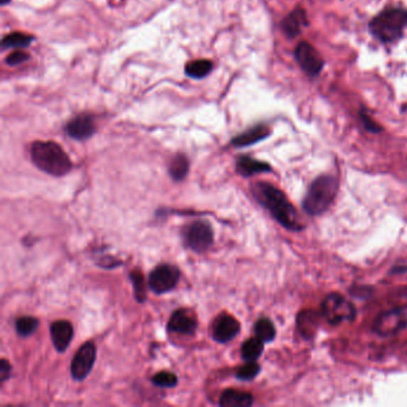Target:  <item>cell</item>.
Returning <instances> with one entry per match:
<instances>
[{"label":"cell","mask_w":407,"mask_h":407,"mask_svg":"<svg viewBox=\"0 0 407 407\" xmlns=\"http://www.w3.org/2000/svg\"><path fill=\"white\" fill-rule=\"evenodd\" d=\"M252 194L281 226L293 232L303 229L299 213L283 191L277 189L273 184L258 182L252 185Z\"/></svg>","instance_id":"cell-1"},{"label":"cell","mask_w":407,"mask_h":407,"mask_svg":"<svg viewBox=\"0 0 407 407\" xmlns=\"http://www.w3.org/2000/svg\"><path fill=\"white\" fill-rule=\"evenodd\" d=\"M35 166L53 177H64L72 170V161L64 148L54 141H35L31 147Z\"/></svg>","instance_id":"cell-2"},{"label":"cell","mask_w":407,"mask_h":407,"mask_svg":"<svg viewBox=\"0 0 407 407\" xmlns=\"http://www.w3.org/2000/svg\"><path fill=\"white\" fill-rule=\"evenodd\" d=\"M338 192V180L335 177L324 175L318 177L308 188L303 198V210L310 215H322L329 210Z\"/></svg>","instance_id":"cell-3"},{"label":"cell","mask_w":407,"mask_h":407,"mask_svg":"<svg viewBox=\"0 0 407 407\" xmlns=\"http://www.w3.org/2000/svg\"><path fill=\"white\" fill-rule=\"evenodd\" d=\"M406 26L407 11L389 9L371 21L370 31L382 42H392L401 36Z\"/></svg>","instance_id":"cell-4"},{"label":"cell","mask_w":407,"mask_h":407,"mask_svg":"<svg viewBox=\"0 0 407 407\" xmlns=\"http://www.w3.org/2000/svg\"><path fill=\"white\" fill-rule=\"evenodd\" d=\"M322 317L331 325H340L342 322H352L357 315L355 305L345 299L338 293L326 296L322 303Z\"/></svg>","instance_id":"cell-5"},{"label":"cell","mask_w":407,"mask_h":407,"mask_svg":"<svg viewBox=\"0 0 407 407\" xmlns=\"http://www.w3.org/2000/svg\"><path fill=\"white\" fill-rule=\"evenodd\" d=\"M183 238L191 250L197 254L206 252L214 243L213 227L208 221H194L184 228Z\"/></svg>","instance_id":"cell-6"},{"label":"cell","mask_w":407,"mask_h":407,"mask_svg":"<svg viewBox=\"0 0 407 407\" xmlns=\"http://www.w3.org/2000/svg\"><path fill=\"white\" fill-rule=\"evenodd\" d=\"M180 278V271L172 264H159L148 277V286L156 294H165L176 287Z\"/></svg>","instance_id":"cell-7"},{"label":"cell","mask_w":407,"mask_h":407,"mask_svg":"<svg viewBox=\"0 0 407 407\" xmlns=\"http://www.w3.org/2000/svg\"><path fill=\"white\" fill-rule=\"evenodd\" d=\"M407 325V312L403 308H394L380 314L374 322L373 329L381 337L396 336Z\"/></svg>","instance_id":"cell-8"},{"label":"cell","mask_w":407,"mask_h":407,"mask_svg":"<svg viewBox=\"0 0 407 407\" xmlns=\"http://www.w3.org/2000/svg\"><path fill=\"white\" fill-rule=\"evenodd\" d=\"M96 357H97V349L94 347V342H86L82 344L72 359V377L77 381L85 380L94 368Z\"/></svg>","instance_id":"cell-9"},{"label":"cell","mask_w":407,"mask_h":407,"mask_svg":"<svg viewBox=\"0 0 407 407\" xmlns=\"http://www.w3.org/2000/svg\"><path fill=\"white\" fill-rule=\"evenodd\" d=\"M240 332V322L229 314H221L212 326V337L217 343H228Z\"/></svg>","instance_id":"cell-10"},{"label":"cell","mask_w":407,"mask_h":407,"mask_svg":"<svg viewBox=\"0 0 407 407\" xmlns=\"http://www.w3.org/2000/svg\"><path fill=\"white\" fill-rule=\"evenodd\" d=\"M295 58L300 67L310 77H317L322 68V60L317 50L307 42H301L295 49Z\"/></svg>","instance_id":"cell-11"},{"label":"cell","mask_w":407,"mask_h":407,"mask_svg":"<svg viewBox=\"0 0 407 407\" xmlns=\"http://www.w3.org/2000/svg\"><path fill=\"white\" fill-rule=\"evenodd\" d=\"M197 318L190 310H177L173 312L168 320V330L172 333H178L184 336H191L197 330Z\"/></svg>","instance_id":"cell-12"},{"label":"cell","mask_w":407,"mask_h":407,"mask_svg":"<svg viewBox=\"0 0 407 407\" xmlns=\"http://www.w3.org/2000/svg\"><path fill=\"white\" fill-rule=\"evenodd\" d=\"M65 131L70 138L78 140V141L87 140L96 133L94 117L87 114L75 116L65 126Z\"/></svg>","instance_id":"cell-13"},{"label":"cell","mask_w":407,"mask_h":407,"mask_svg":"<svg viewBox=\"0 0 407 407\" xmlns=\"http://www.w3.org/2000/svg\"><path fill=\"white\" fill-rule=\"evenodd\" d=\"M75 336V330L67 320H56L50 325V338L58 352H65Z\"/></svg>","instance_id":"cell-14"},{"label":"cell","mask_w":407,"mask_h":407,"mask_svg":"<svg viewBox=\"0 0 407 407\" xmlns=\"http://www.w3.org/2000/svg\"><path fill=\"white\" fill-rule=\"evenodd\" d=\"M269 135L270 129L266 127V124H257L242 134L237 135L236 138L232 139L231 143L234 147L243 148V147L252 146L254 143L268 138Z\"/></svg>","instance_id":"cell-15"},{"label":"cell","mask_w":407,"mask_h":407,"mask_svg":"<svg viewBox=\"0 0 407 407\" xmlns=\"http://www.w3.org/2000/svg\"><path fill=\"white\" fill-rule=\"evenodd\" d=\"M271 171V166L264 161H259L249 156H242L237 161V172L240 176L251 177L258 173Z\"/></svg>","instance_id":"cell-16"},{"label":"cell","mask_w":407,"mask_h":407,"mask_svg":"<svg viewBox=\"0 0 407 407\" xmlns=\"http://www.w3.org/2000/svg\"><path fill=\"white\" fill-rule=\"evenodd\" d=\"M254 403V396L250 393L238 389H226L220 396L222 407H250Z\"/></svg>","instance_id":"cell-17"},{"label":"cell","mask_w":407,"mask_h":407,"mask_svg":"<svg viewBox=\"0 0 407 407\" xmlns=\"http://www.w3.org/2000/svg\"><path fill=\"white\" fill-rule=\"evenodd\" d=\"M303 24H306V16L303 10H295L291 15L287 16L282 22V29L288 38H295L300 34Z\"/></svg>","instance_id":"cell-18"},{"label":"cell","mask_w":407,"mask_h":407,"mask_svg":"<svg viewBox=\"0 0 407 407\" xmlns=\"http://www.w3.org/2000/svg\"><path fill=\"white\" fill-rule=\"evenodd\" d=\"M189 168H190V163L187 156L182 153L177 154L172 158L171 163L168 165V173L172 180L180 182L187 177Z\"/></svg>","instance_id":"cell-19"},{"label":"cell","mask_w":407,"mask_h":407,"mask_svg":"<svg viewBox=\"0 0 407 407\" xmlns=\"http://www.w3.org/2000/svg\"><path fill=\"white\" fill-rule=\"evenodd\" d=\"M298 327L303 337L312 338L317 332L318 315L314 310H303L298 318Z\"/></svg>","instance_id":"cell-20"},{"label":"cell","mask_w":407,"mask_h":407,"mask_svg":"<svg viewBox=\"0 0 407 407\" xmlns=\"http://www.w3.org/2000/svg\"><path fill=\"white\" fill-rule=\"evenodd\" d=\"M264 344L259 338L254 337L250 340H245L242 345V357L246 362H256L264 350Z\"/></svg>","instance_id":"cell-21"},{"label":"cell","mask_w":407,"mask_h":407,"mask_svg":"<svg viewBox=\"0 0 407 407\" xmlns=\"http://www.w3.org/2000/svg\"><path fill=\"white\" fill-rule=\"evenodd\" d=\"M34 41V36L26 34V33H11L6 35L1 41V48L3 49H23L28 48Z\"/></svg>","instance_id":"cell-22"},{"label":"cell","mask_w":407,"mask_h":407,"mask_svg":"<svg viewBox=\"0 0 407 407\" xmlns=\"http://www.w3.org/2000/svg\"><path fill=\"white\" fill-rule=\"evenodd\" d=\"M212 71H213V63L208 59L190 61L185 66V75L192 79L206 78Z\"/></svg>","instance_id":"cell-23"},{"label":"cell","mask_w":407,"mask_h":407,"mask_svg":"<svg viewBox=\"0 0 407 407\" xmlns=\"http://www.w3.org/2000/svg\"><path fill=\"white\" fill-rule=\"evenodd\" d=\"M254 333L256 337L263 342V343H270L276 337V329L273 322L268 318H261L256 325H254Z\"/></svg>","instance_id":"cell-24"},{"label":"cell","mask_w":407,"mask_h":407,"mask_svg":"<svg viewBox=\"0 0 407 407\" xmlns=\"http://www.w3.org/2000/svg\"><path fill=\"white\" fill-rule=\"evenodd\" d=\"M40 322L35 317L24 315L16 320V331L21 337H29L38 330Z\"/></svg>","instance_id":"cell-25"},{"label":"cell","mask_w":407,"mask_h":407,"mask_svg":"<svg viewBox=\"0 0 407 407\" xmlns=\"http://www.w3.org/2000/svg\"><path fill=\"white\" fill-rule=\"evenodd\" d=\"M131 280L134 288V296L138 303H145L146 300V287H145V278L140 271H131Z\"/></svg>","instance_id":"cell-26"},{"label":"cell","mask_w":407,"mask_h":407,"mask_svg":"<svg viewBox=\"0 0 407 407\" xmlns=\"http://www.w3.org/2000/svg\"><path fill=\"white\" fill-rule=\"evenodd\" d=\"M261 373V366L256 362H246L237 370L236 377L242 381H251Z\"/></svg>","instance_id":"cell-27"},{"label":"cell","mask_w":407,"mask_h":407,"mask_svg":"<svg viewBox=\"0 0 407 407\" xmlns=\"http://www.w3.org/2000/svg\"><path fill=\"white\" fill-rule=\"evenodd\" d=\"M152 382L161 389H173L178 384V379L173 373L161 371L152 377Z\"/></svg>","instance_id":"cell-28"},{"label":"cell","mask_w":407,"mask_h":407,"mask_svg":"<svg viewBox=\"0 0 407 407\" xmlns=\"http://www.w3.org/2000/svg\"><path fill=\"white\" fill-rule=\"evenodd\" d=\"M31 59V54L29 53L24 52L22 49H18V50H15L12 52L10 55L6 58V65L11 66V67H15V66H18V65L26 63V61Z\"/></svg>","instance_id":"cell-29"},{"label":"cell","mask_w":407,"mask_h":407,"mask_svg":"<svg viewBox=\"0 0 407 407\" xmlns=\"http://www.w3.org/2000/svg\"><path fill=\"white\" fill-rule=\"evenodd\" d=\"M11 364L5 359H0V382L1 384L8 381L10 375H11Z\"/></svg>","instance_id":"cell-30"},{"label":"cell","mask_w":407,"mask_h":407,"mask_svg":"<svg viewBox=\"0 0 407 407\" xmlns=\"http://www.w3.org/2000/svg\"><path fill=\"white\" fill-rule=\"evenodd\" d=\"M362 121L364 127H366L368 131H371V133H379V131H381V128L379 127V124H375V122L370 119L369 116L366 115V114H362Z\"/></svg>","instance_id":"cell-31"},{"label":"cell","mask_w":407,"mask_h":407,"mask_svg":"<svg viewBox=\"0 0 407 407\" xmlns=\"http://www.w3.org/2000/svg\"><path fill=\"white\" fill-rule=\"evenodd\" d=\"M0 1H1V5H3V6L10 3V0H0Z\"/></svg>","instance_id":"cell-32"}]
</instances>
